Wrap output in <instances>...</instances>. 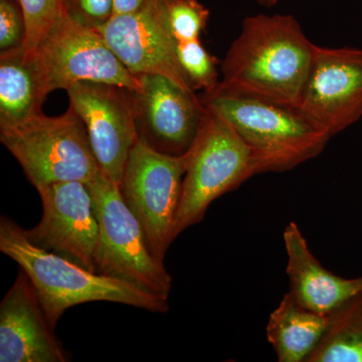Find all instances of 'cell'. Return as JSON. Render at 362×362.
<instances>
[{"mask_svg":"<svg viewBox=\"0 0 362 362\" xmlns=\"http://www.w3.org/2000/svg\"><path fill=\"white\" fill-rule=\"evenodd\" d=\"M68 361L32 281L21 269L0 304V361Z\"/></svg>","mask_w":362,"mask_h":362,"instance_id":"cell-14","label":"cell"},{"mask_svg":"<svg viewBox=\"0 0 362 362\" xmlns=\"http://www.w3.org/2000/svg\"><path fill=\"white\" fill-rule=\"evenodd\" d=\"M26 23V37L23 47L33 52L42 37L65 13L64 0H18Z\"/></svg>","mask_w":362,"mask_h":362,"instance_id":"cell-21","label":"cell"},{"mask_svg":"<svg viewBox=\"0 0 362 362\" xmlns=\"http://www.w3.org/2000/svg\"><path fill=\"white\" fill-rule=\"evenodd\" d=\"M70 106L87 128L105 175L120 185L131 149L138 141L134 90L99 82H80L66 89Z\"/></svg>","mask_w":362,"mask_h":362,"instance_id":"cell-10","label":"cell"},{"mask_svg":"<svg viewBox=\"0 0 362 362\" xmlns=\"http://www.w3.org/2000/svg\"><path fill=\"white\" fill-rule=\"evenodd\" d=\"M283 240L287 254L288 293L304 308L331 315L362 292V277H340L321 265L296 223L286 226Z\"/></svg>","mask_w":362,"mask_h":362,"instance_id":"cell-15","label":"cell"},{"mask_svg":"<svg viewBox=\"0 0 362 362\" xmlns=\"http://www.w3.org/2000/svg\"><path fill=\"white\" fill-rule=\"evenodd\" d=\"M187 156L173 240L201 223L216 199L257 175L246 143L228 121L209 109Z\"/></svg>","mask_w":362,"mask_h":362,"instance_id":"cell-4","label":"cell"},{"mask_svg":"<svg viewBox=\"0 0 362 362\" xmlns=\"http://www.w3.org/2000/svg\"><path fill=\"white\" fill-rule=\"evenodd\" d=\"M278 1L279 0H258V2L261 6L268 7L275 6V4H277Z\"/></svg>","mask_w":362,"mask_h":362,"instance_id":"cell-25","label":"cell"},{"mask_svg":"<svg viewBox=\"0 0 362 362\" xmlns=\"http://www.w3.org/2000/svg\"><path fill=\"white\" fill-rule=\"evenodd\" d=\"M187 161V153H161L138 140L119 185L124 202L141 226L150 252L163 263L173 243V223Z\"/></svg>","mask_w":362,"mask_h":362,"instance_id":"cell-7","label":"cell"},{"mask_svg":"<svg viewBox=\"0 0 362 362\" xmlns=\"http://www.w3.org/2000/svg\"><path fill=\"white\" fill-rule=\"evenodd\" d=\"M307 362H362V292L331 314L329 326Z\"/></svg>","mask_w":362,"mask_h":362,"instance_id":"cell-18","label":"cell"},{"mask_svg":"<svg viewBox=\"0 0 362 362\" xmlns=\"http://www.w3.org/2000/svg\"><path fill=\"white\" fill-rule=\"evenodd\" d=\"M138 78L140 87L134 90L138 140L161 153H187L206 116L201 99L163 76Z\"/></svg>","mask_w":362,"mask_h":362,"instance_id":"cell-13","label":"cell"},{"mask_svg":"<svg viewBox=\"0 0 362 362\" xmlns=\"http://www.w3.org/2000/svg\"><path fill=\"white\" fill-rule=\"evenodd\" d=\"M199 97L246 143L257 175L291 170L320 156L331 139L298 107L216 90Z\"/></svg>","mask_w":362,"mask_h":362,"instance_id":"cell-3","label":"cell"},{"mask_svg":"<svg viewBox=\"0 0 362 362\" xmlns=\"http://www.w3.org/2000/svg\"><path fill=\"white\" fill-rule=\"evenodd\" d=\"M146 2L147 0H113V16L135 13Z\"/></svg>","mask_w":362,"mask_h":362,"instance_id":"cell-24","label":"cell"},{"mask_svg":"<svg viewBox=\"0 0 362 362\" xmlns=\"http://www.w3.org/2000/svg\"><path fill=\"white\" fill-rule=\"evenodd\" d=\"M99 221L96 272L168 300L173 277L150 252L141 226L119 185L100 173L87 183Z\"/></svg>","mask_w":362,"mask_h":362,"instance_id":"cell-6","label":"cell"},{"mask_svg":"<svg viewBox=\"0 0 362 362\" xmlns=\"http://www.w3.org/2000/svg\"><path fill=\"white\" fill-rule=\"evenodd\" d=\"M25 37V16L18 0H0V52L23 47Z\"/></svg>","mask_w":362,"mask_h":362,"instance_id":"cell-22","label":"cell"},{"mask_svg":"<svg viewBox=\"0 0 362 362\" xmlns=\"http://www.w3.org/2000/svg\"><path fill=\"white\" fill-rule=\"evenodd\" d=\"M47 93L80 82H99L138 90L139 78L131 74L107 45L101 33L71 18L59 16L33 52Z\"/></svg>","mask_w":362,"mask_h":362,"instance_id":"cell-8","label":"cell"},{"mask_svg":"<svg viewBox=\"0 0 362 362\" xmlns=\"http://www.w3.org/2000/svg\"><path fill=\"white\" fill-rule=\"evenodd\" d=\"M169 0H147L139 11L113 16L98 32L131 74L160 75L182 89L195 93L176 54V40L169 28Z\"/></svg>","mask_w":362,"mask_h":362,"instance_id":"cell-12","label":"cell"},{"mask_svg":"<svg viewBox=\"0 0 362 362\" xmlns=\"http://www.w3.org/2000/svg\"><path fill=\"white\" fill-rule=\"evenodd\" d=\"M298 108L332 136L362 118V49L316 45Z\"/></svg>","mask_w":362,"mask_h":362,"instance_id":"cell-11","label":"cell"},{"mask_svg":"<svg viewBox=\"0 0 362 362\" xmlns=\"http://www.w3.org/2000/svg\"><path fill=\"white\" fill-rule=\"evenodd\" d=\"M315 47L294 16H249L221 63L216 90L298 107Z\"/></svg>","mask_w":362,"mask_h":362,"instance_id":"cell-1","label":"cell"},{"mask_svg":"<svg viewBox=\"0 0 362 362\" xmlns=\"http://www.w3.org/2000/svg\"><path fill=\"white\" fill-rule=\"evenodd\" d=\"M47 95L33 52L23 47L0 52V128L39 115Z\"/></svg>","mask_w":362,"mask_h":362,"instance_id":"cell-16","label":"cell"},{"mask_svg":"<svg viewBox=\"0 0 362 362\" xmlns=\"http://www.w3.org/2000/svg\"><path fill=\"white\" fill-rule=\"evenodd\" d=\"M329 322L330 315L304 308L287 293L271 313L267 338L279 362H307Z\"/></svg>","mask_w":362,"mask_h":362,"instance_id":"cell-17","label":"cell"},{"mask_svg":"<svg viewBox=\"0 0 362 362\" xmlns=\"http://www.w3.org/2000/svg\"><path fill=\"white\" fill-rule=\"evenodd\" d=\"M0 141L35 189L66 181L89 183L101 173L87 128L71 106L59 116L40 113L0 128Z\"/></svg>","mask_w":362,"mask_h":362,"instance_id":"cell-5","label":"cell"},{"mask_svg":"<svg viewBox=\"0 0 362 362\" xmlns=\"http://www.w3.org/2000/svg\"><path fill=\"white\" fill-rule=\"evenodd\" d=\"M0 251L25 272L54 328L69 308L89 302H113L156 313L168 311V300L35 246L26 238L25 228L6 216L0 220Z\"/></svg>","mask_w":362,"mask_h":362,"instance_id":"cell-2","label":"cell"},{"mask_svg":"<svg viewBox=\"0 0 362 362\" xmlns=\"http://www.w3.org/2000/svg\"><path fill=\"white\" fill-rule=\"evenodd\" d=\"M209 18V9L197 0H169L168 25L176 42L199 40Z\"/></svg>","mask_w":362,"mask_h":362,"instance_id":"cell-20","label":"cell"},{"mask_svg":"<svg viewBox=\"0 0 362 362\" xmlns=\"http://www.w3.org/2000/svg\"><path fill=\"white\" fill-rule=\"evenodd\" d=\"M178 62L192 89L197 92H213L220 84L218 59L211 56L202 45L201 40L177 42Z\"/></svg>","mask_w":362,"mask_h":362,"instance_id":"cell-19","label":"cell"},{"mask_svg":"<svg viewBox=\"0 0 362 362\" xmlns=\"http://www.w3.org/2000/svg\"><path fill=\"white\" fill-rule=\"evenodd\" d=\"M66 13L88 28L106 25L113 16V0H64Z\"/></svg>","mask_w":362,"mask_h":362,"instance_id":"cell-23","label":"cell"},{"mask_svg":"<svg viewBox=\"0 0 362 362\" xmlns=\"http://www.w3.org/2000/svg\"><path fill=\"white\" fill-rule=\"evenodd\" d=\"M37 190L42 216L37 226L25 230L26 238L45 251L96 272L99 221L87 183L66 181Z\"/></svg>","mask_w":362,"mask_h":362,"instance_id":"cell-9","label":"cell"}]
</instances>
